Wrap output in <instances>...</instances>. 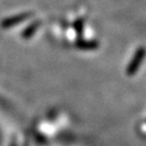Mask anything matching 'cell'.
<instances>
[{
	"mask_svg": "<svg viewBox=\"0 0 146 146\" xmlns=\"http://www.w3.org/2000/svg\"><path fill=\"white\" fill-rule=\"evenodd\" d=\"M145 53H146V51L144 48H140L139 50L137 51L134 59H133L132 63H131L130 67H129V70H128L129 74H134L135 71L137 70V68L139 67L140 63H141L142 60H143V57L145 56Z\"/></svg>",
	"mask_w": 146,
	"mask_h": 146,
	"instance_id": "6da1fadb",
	"label": "cell"
}]
</instances>
